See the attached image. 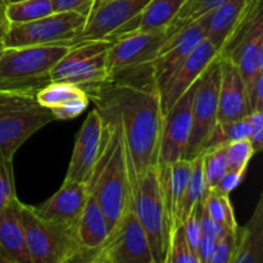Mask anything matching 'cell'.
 I'll use <instances>...</instances> for the list:
<instances>
[{
    "label": "cell",
    "instance_id": "cell-47",
    "mask_svg": "<svg viewBox=\"0 0 263 263\" xmlns=\"http://www.w3.org/2000/svg\"><path fill=\"white\" fill-rule=\"evenodd\" d=\"M4 2H3V0H0V7H4Z\"/></svg>",
    "mask_w": 263,
    "mask_h": 263
},
{
    "label": "cell",
    "instance_id": "cell-5",
    "mask_svg": "<svg viewBox=\"0 0 263 263\" xmlns=\"http://www.w3.org/2000/svg\"><path fill=\"white\" fill-rule=\"evenodd\" d=\"M22 222L30 263H68L76 261L79 248L74 225L48 220L32 205L22 203Z\"/></svg>",
    "mask_w": 263,
    "mask_h": 263
},
{
    "label": "cell",
    "instance_id": "cell-14",
    "mask_svg": "<svg viewBox=\"0 0 263 263\" xmlns=\"http://www.w3.org/2000/svg\"><path fill=\"white\" fill-rule=\"evenodd\" d=\"M166 40V30L133 31L118 36L112 40V45L108 49V71L154 62Z\"/></svg>",
    "mask_w": 263,
    "mask_h": 263
},
{
    "label": "cell",
    "instance_id": "cell-35",
    "mask_svg": "<svg viewBox=\"0 0 263 263\" xmlns=\"http://www.w3.org/2000/svg\"><path fill=\"white\" fill-rule=\"evenodd\" d=\"M17 197L14 185L13 161L0 163V213Z\"/></svg>",
    "mask_w": 263,
    "mask_h": 263
},
{
    "label": "cell",
    "instance_id": "cell-24",
    "mask_svg": "<svg viewBox=\"0 0 263 263\" xmlns=\"http://www.w3.org/2000/svg\"><path fill=\"white\" fill-rule=\"evenodd\" d=\"M162 185H163L164 199H166L167 213L170 221V233L182 223L181 205L185 192L189 184L193 170V161L180 159L166 167H159Z\"/></svg>",
    "mask_w": 263,
    "mask_h": 263
},
{
    "label": "cell",
    "instance_id": "cell-31",
    "mask_svg": "<svg viewBox=\"0 0 263 263\" xmlns=\"http://www.w3.org/2000/svg\"><path fill=\"white\" fill-rule=\"evenodd\" d=\"M249 131H251V125H249L248 116L239 118V120L229 121V122H217L208 139L205 149L212 148V146L226 145L231 141L248 140Z\"/></svg>",
    "mask_w": 263,
    "mask_h": 263
},
{
    "label": "cell",
    "instance_id": "cell-19",
    "mask_svg": "<svg viewBox=\"0 0 263 263\" xmlns=\"http://www.w3.org/2000/svg\"><path fill=\"white\" fill-rule=\"evenodd\" d=\"M221 59L217 122H229L249 115L247 89L238 67L228 58Z\"/></svg>",
    "mask_w": 263,
    "mask_h": 263
},
{
    "label": "cell",
    "instance_id": "cell-27",
    "mask_svg": "<svg viewBox=\"0 0 263 263\" xmlns=\"http://www.w3.org/2000/svg\"><path fill=\"white\" fill-rule=\"evenodd\" d=\"M203 208L212 220L220 223L226 230L231 233H238L239 225L235 212H234L233 203L230 200V195L221 194L215 190H208L203 199Z\"/></svg>",
    "mask_w": 263,
    "mask_h": 263
},
{
    "label": "cell",
    "instance_id": "cell-25",
    "mask_svg": "<svg viewBox=\"0 0 263 263\" xmlns=\"http://www.w3.org/2000/svg\"><path fill=\"white\" fill-rule=\"evenodd\" d=\"M263 262V194L248 223L238 229V243L231 263Z\"/></svg>",
    "mask_w": 263,
    "mask_h": 263
},
{
    "label": "cell",
    "instance_id": "cell-28",
    "mask_svg": "<svg viewBox=\"0 0 263 263\" xmlns=\"http://www.w3.org/2000/svg\"><path fill=\"white\" fill-rule=\"evenodd\" d=\"M4 12L9 25H18L51 14L54 7L51 0H22L5 4Z\"/></svg>",
    "mask_w": 263,
    "mask_h": 263
},
{
    "label": "cell",
    "instance_id": "cell-41",
    "mask_svg": "<svg viewBox=\"0 0 263 263\" xmlns=\"http://www.w3.org/2000/svg\"><path fill=\"white\" fill-rule=\"evenodd\" d=\"M244 176H246V175L240 174V172L226 171V174L221 177V180L217 182V185L211 190H215V192L221 193V194L230 195V193L233 192V190H235L236 187L239 186V184L243 181Z\"/></svg>",
    "mask_w": 263,
    "mask_h": 263
},
{
    "label": "cell",
    "instance_id": "cell-43",
    "mask_svg": "<svg viewBox=\"0 0 263 263\" xmlns=\"http://www.w3.org/2000/svg\"><path fill=\"white\" fill-rule=\"evenodd\" d=\"M4 7H0V40H3L8 27H9V21H8L7 17H5Z\"/></svg>",
    "mask_w": 263,
    "mask_h": 263
},
{
    "label": "cell",
    "instance_id": "cell-23",
    "mask_svg": "<svg viewBox=\"0 0 263 263\" xmlns=\"http://www.w3.org/2000/svg\"><path fill=\"white\" fill-rule=\"evenodd\" d=\"M251 2L252 0H223L217 7L198 18L204 27L205 39L217 48L218 53Z\"/></svg>",
    "mask_w": 263,
    "mask_h": 263
},
{
    "label": "cell",
    "instance_id": "cell-33",
    "mask_svg": "<svg viewBox=\"0 0 263 263\" xmlns=\"http://www.w3.org/2000/svg\"><path fill=\"white\" fill-rule=\"evenodd\" d=\"M164 263H199L197 256L187 243L182 223L177 225L170 233Z\"/></svg>",
    "mask_w": 263,
    "mask_h": 263
},
{
    "label": "cell",
    "instance_id": "cell-15",
    "mask_svg": "<svg viewBox=\"0 0 263 263\" xmlns=\"http://www.w3.org/2000/svg\"><path fill=\"white\" fill-rule=\"evenodd\" d=\"M103 121L97 109H92L82 123L74 141L71 162L66 179L72 181L89 182L100 154L103 141Z\"/></svg>",
    "mask_w": 263,
    "mask_h": 263
},
{
    "label": "cell",
    "instance_id": "cell-12",
    "mask_svg": "<svg viewBox=\"0 0 263 263\" xmlns=\"http://www.w3.org/2000/svg\"><path fill=\"white\" fill-rule=\"evenodd\" d=\"M148 3L149 0H105L95 4L72 46L86 41L113 40Z\"/></svg>",
    "mask_w": 263,
    "mask_h": 263
},
{
    "label": "cell",
    "instance_id": "cell-1",
    "mask_svg": "<svg viewBox=\"0 0 263 263\" xmlns=\"http://www.w3.org/2000/svg\"><path fill=\"white\" fill-rule=\"evenodd\" d=\"M103 122L122 130L128 176L134 189L158 164L163 110L153 62L109 72L104 81L84 89Z\"/></svg>",
    "mask_w": 263,
    "mask_h": 263
},
{
    "label": "cell",
    "instance_id": "cell-40",
    "mask_svg": "<svg viewBox=\"0 0 263 263\" xmlns=\"http://www.w3.org/2000/svg\"><path fill=\"white\" fill-rule=\"evenodd\" d=\"M200 235L210 236V238L218 240L220 238H222L228 230L225 228L220 225V223L216 222L215 220L211 218V216L205 212V210L203 208V200H202V208H200Z\"/></svg>",
    "mask_w": 263,
    "mask_h": 263
},
{
    "label": "cell",
    "instance_id": "cell-9",
    "mask_svg": "<svg viewBox=\"0 0 263 263\" xmlns=\"http://www.w3.org/2000/svg\"><path fill=\"white\" fill-rule=\"evenodd\" d=\"M112 40H94L69 46L63 58L54 66L51 81H66L81 89L104 81L109 74L107 53Z\"/></svg>",
    "mask_w": 263,
    "mask_h": 263
},
{
    "label": "cell",
    "instance_id": "cell-34",
    "mask_svg": "<svg viewBox=\"0 0 263 263\" xmlns=\"http://www.w3.org/2000/svg\"><path fill=\"white\" fill-rule=\"evenodd\" d=\"M225 152L228 171H235L246 175L249 162L256 154L251 143L248 140L231 141L225 145Z\"/></svg>",
    "mask_w": 263,
    "mask_h": 263
},
{
    "label": "cell",
    "instance_id": "cell-26",
    "mask_svg": "<svg viewBox=\"0 0 263 263\" xmlns=\"http://www.w3.org/2000/svg\"><path fill=\"white\" fill-rule=\"evenodd\" d=\"M184 3L185 0H149L145 8L126 27H123L113 40L133 31L167 30Z\"/></svg>",
    "mask_w": 263,
    "mask_h": 263
},
{
    "label": "cell",
    "instance_id": "cell-13",
    "mask_svg": "<svg viewBox=\"0 0 263 263\" xmlns=\"http://www.w3.org/2000/svg\"><path fill=\"white\" fill-rule=\"evenodd\" d=\"M197 82L164 113L158 154L159 167L170 166L184 159L192 128V109Z\"/></svg>",
    "mask_w": 263,
    "mask_h": 263
},
{
    "label": "cell",
    "instance_id": "cell-39",
    "mask_svg": "<svg viewBox=\"0 0 263 263\" xmlns=\"http://www.w3.org/2000/svg\"><path fill=\"white\" fill-rule=\"evenodd\" d=\"M54 12H76L89 15L95 0H51Z\"/></svg>",
    "mask_w": 263,
    "mask_h": 263
},
{
    "label": "cell",
    "instance_id": "cell-3",
    "mask_svg": "<svg viewBox=\"0 0 263 263\" xmlns=\"http://www.w3.org/2000/svg\"><path fill=\"white\" fill-rule=\"evenodd\" d=\"M68 49L64 45L5 46L0 57V91L36 94L51 82L54 66Z\"/></svg>",
    "mask_w": 263,
    "mask_h": 263
},
{
    "label": "cell",
    "instance_id": "cell-32",
    "mask_svg": "<svg viewBox=\"0 0 263 263\" xmlns=\"http://www.w3.org/2000/svg\"><path fill=\"white\" fill-rule=\"evenodd\" d=\"M200 154H202L205 185H207V189L211 190L217 185L221 177L228 171L225 145L212 146L203 151Z\"/></svg>",
    "mask_w": 263,
    "mask_h": 263
},
{
    "label": "cell",
    "instance_id": "cell-29",
    "mask_svg": "<svg viewBox=\"0 0 263 263\" xmlns=\"http://www.w3.org/2000/svg\"><path fill=\"white\" fill-rule=\"evenodd\" d=\"M222 2L223 0H185L182 7L180 8L179 13H177L176 17H175V20L172 21L171 25L167 27V40L171 39L172 36L176 35V33L179 32L180 30H182L185 26H187L189 23H192L193 21L198 20V18H200L202 15H204L205 13L212 10L213 8H216Z\"/></svg>",
    "mask_w": 263,
    "mask_h": 263
},
{
    "label": "cell",
    "instance_id": "cell-22",
    "mask_svg": "<svg viewBox=\"0 0 263 263\" xmlns=\"http://www.w3.org/2000/svg\"><path fill=\"white\" fill-rule=\"evenodd\" d=\"M21 211L22 202L15 198L0 213V263H30Z\"/></svg>",
    "mask_w": 263,
    "mask_h": 263
},
{
    "label": "cell",
    "instance_id": "cell-20",
    "mask_svg": "<svg viewBox=\"0 0 263 263\" xmlns=\"http://www.w3.org/2000/svg\"><path fill=\"white\" fill-rule=\"evenodd\" d=\"M89 194L86 182L64 180L61 189L35 210L48 220L74 225L81 216Z\"/></svg>",
    "mask_w": 263,
    "mask_h": 263
},
{
    "label": "cell",
    "instance_id": "cell-45",
    "mask_svg": "<svg viewBox=\"0 0 263 263\" xmlns=\"http://www.w3.org/2000/svg\"><path fill=\"white\" fill-rule=\"evenodd\" d=\"M4 4H10V3H17V2H22V0H3Z\"/></svg>",
    "mask_w": 263,
    "mask_h": 263
},
{
    "label": "cell",
    "instance_id": "cell-10",
    "mask_svg": "<svg viewBox=\"0 0 263 263\" xmlns=\"http://www.w3.org/2000/svg\"><path fill=\"white\" fill-rule=\"evenodd\" d=\"M91 263H154L148 238L134 208L110 231Z\"/></svg>",
    "mask_w": 263,
    "mask_h": 263
},
{
    "label": "cell",
    "instance_id": "cell-46",
    "mask_svg": "<svg viewBox=\"0 0 263 263\" xmlns=\"http://www.w3.org/2000/svg\"><path fill=\"white\" fill-rule=\"evenodd\" d=\"M102 2H105V0H95L94 5H95V4H99V3H102ZM94 5H92V7H94Z\"/></svg>",
    "mask_w": 263,
    "mask_h": 263
},
{
    "label": "cell",
    "instance_id": "cell-2",
    "mask_svg": "<svg viewBox=\"0 0 263 263\" xmlns=\"http://www.w3.org/2000/svg\"><path fill=\"white\" fill-rule=\"evenodd\" d=\"M103 126L102 148L87 187L104 212L110 233L133 210L134 194L122 130L117 122H103Z\"/></svg>",
    "mask_w": 263,
    "mask_h": 263
},
{
    "label": "cell",
    "instance_id": "cell-18",
    "mask_svg": "<svg viewBox=\"0 0 263 263\" xmlns=\"http://www.w3.org/2000/svg\"><path fill=\"white\" fill-rule=\"evenodd\" d=\"M74 235L79 248L74 262L91 263L92 257L104 246L109 235L107 217L91 194H89L81 216L74 225Z\"/></svg>",
    "mask_w": 263,
    "mask_h": 263
},
{
    "label": "cell",
    "instance_id": "cell-37",
    "mask_svg": "<svg viewBox=\"0 0 263 263\" xmlns=\"http://www.w3.org/2000/svg\"><path fill=\"white\" fill-rule=\"evenodd\" d=\"M246 89L249 113L257 110L263 112V71H259L246 82Z\"/></svg>",
    "mask_w": 263,
    "mask_h": 263
},
{
    "label": "cell",
    "instance_id": "cell-4",
    "mask_svg": "<svg viewBox=\"0 0 263 263\" xmlns=\"http://www.w3.org/2000/svg\"><path fill=\"white\" fill-rule=\"evenodd\" d=\"M53 121V113L36 94L0 91V163L13 161L18 149Z\"/></svg>",
    "mask_w": 263,
    "mask_h": 263
},
{
    "label": "cell",
    "instance_id": "cell-38",
    "mask_svg": "<svg viewBox=\"0 0 263 263\" xmlns=\"http://www.w3.org/2000/svg\"><path fill=\"white\" fill-rule=\"evenodd\" d=\"M251 131H249L248 141L251 143L254 153H259L263 149V112L257 110L248 115Z\"/></svg>",
    "mask_w": 263,
    "mask_h": 263
},
{
    "label": "cell",
    "instance_id": "cell-16",
    "mask_svg": "<svg viewBox=\"0 0 263 263\" xmlns=\"http://www.w3.org/2000/svg\"><path fill=\"white\" fill-rule=\"evenodd\" d=\"M205 39V31L199 20L187 26L164 43L157 58L154 59V72L159 91L166 87L175 72L179 69L187 55Z\"/></svg>",
    "mask_w": 263,
    "mask_h": 263
},
{
    "label": "cell",
    "instance_id": "cell-42",
    "mask_svg": "<svg viewBox=\"0 0 263 263\" xmlns=\"http://www.w3.org/2000/svg\"><path fill=\"white\" fill-rule=\"evenodd\" d=\"M215 239L210 238V236L200 235L197 246V258L199 263H210L213 248H215Z\"/></svg>",
    "mask_w": 263,
    "mask_h": 263
},
{
    "label": "cell",
    "instance_id": "cell-7",
    "mask_svg": "<svg viewBox=\"0 0 263 263\" xmlns=\"http://www.w3.org/2000/svg\"><path fill=\"white\" fill-rule=\"evenodd\" d=\"M86 15L76 12H54L39 20L9 25L3 43L7 48L40 45L72 46L81 33Z\"/></svg>",
    "mask_w": 263,
    "mask_h": 263
},
{
    "label": "cell",
    "instance_id": "cell-44",
    "mask_svg": "<svg viewBox=\"0 0 263 263\" xmlns=\"http://www.w3.org/2000/svg\"><path fill=\"white\" fill-rule=\"evenodd\" d=\"M4 48H5L4 43H3V40H0V57H2L3 51H4Z\"/></svg>",
    "mask_w": 263,
    "mask_h": 263
},
{
    "label": "cell",
    "instance_id": "cell-6",
    "mask_svg": "<svg viewBox=\"0 0 263 263\" xmlns=\"http://www.w3.org/2000/svg\"><path fill=\"white\" fill-rule=\"evenodd\" d=\"M133 208L148 238L154 263H164L170 239V221L158 164L145 172L134 189Z\"/></svg>",
    "mask_w": 263,
    "mask_h": 263
},
{
    "label": "cell",
    "instance_id": "cell-11",
    "mask_svg": "<svg viewBox=\"0 0 263 263\" xmlns=\"http://www.w3.org/2000/svg\"><path fill=\"white\" fill-rule=\"evenodd\" d=\"M218 55L238 67L244 82L263 71V15L247 17L238 23Z\"/></svg>",
    "mask_w": 263,
    "mask_h": 263
},
{
    "label": "cell",
    "instance_id": "cell-21",
    "mask_svg": "<svg viewBox=\"0 0 263 263\" xmlns=\"http://www.w3.org/2000/svg\"><path fill=\"white\" fill-rule=\"evenodd\" d=\"M36 99L53 113L55 120H73L89 107V97L77 85L66 81H51L36 92Z\"/></svg>",
    "mask_w": 263,
    "mask_h": 263
},
{
    "label": "cell",
    "instance_id": "cell-8",
    "mask_svg": "<svg viewBox=\"0 0 263 263\" xmlns=\"http://www.w3.org/2000/svg\"><path fill=\"white\" fill-rule=\"evenodd\" d=\"M221 79V59L216 57L199 77L192 109V128L184 159L193 161L205 149L207 141L217 125L218 90Z\"/></svg>",
    "mask_w": 263,
    "mask_h": 263
},
{
    "label": "cell",
    "instance_id": "cell-30",
    "mask_svg": "<svg viewBox=\"0 0 263 263\" xmlns=\"http://www.w3.org/2000/svg\"><path fill=\"white\" fill-rule=\"evenodd\" d=\"M208 189L205 185L204 179V171H203V161L202 154L193 159V170L192 175H190L189 184H187L186 192H185L184 200H182L181 205V218L184 222L185 218L187 217L193 208L202 202L204 199L205 194H207Z\"/></svg>",
    "mask_w": 263,
    "mask_h": 263
},
{
    "label": "cell",
    "instance_id": "cell-17",
    "mask_svg": "<svg viewBox=\"0 0 263 263\" xmlns=\"http://www.w3.org/2000/svg\"><path fill=\"white\" fill-rule=\"evenodd\" d=\"M218 55V50L210 40L204 39L197 48L185 58L168 84L161 91V103L163 115L176 103V100L186 92L198 81L213 59Z\"/></svg>",
    "mask_w": 263,
    "mask_h": 263
},
{
    "label": "cell",
    "instance_id": "cell-36",
    "mask_svg": "<svg viewBox=\"0 0 263 263\" xmlns=\"http://www.w3.org/2000/svg\"><path fill=\"white\" fill-rule=\"evenodd\" d=\"M238 243V233L228 231L222 238L216 240L210 263H231Z\"/></svg>",
    "mask_w": 263,
    "mask_h": 263
}]
</instances>
